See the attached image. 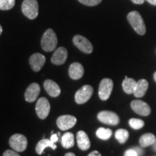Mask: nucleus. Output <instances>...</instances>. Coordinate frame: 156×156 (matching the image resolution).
I'll return each mask as SVG.
<instances>
[{"label": "nucleus", "mask_w": 156, "mask_h": 156, "mask_svg": "<svg viewBox=\"0 0 156 156\" xmlns=\"http://www.w3.org/2000/svg\"><path fill=\"white\" fill-rule=\"evenodd\" d=\"M84 75V68L81 64L74 62L69 66V75L73 80H79Z\"/></svg>", "instance_id": "obj_17"}, {"label": "nucleus", "mask_w": 156, "mask_h": 156, "mask_svg": "<svg viewBox=\"0 0 156 156\" xmlns=\"http://www.w3.org/2000/svg\"><path fill=\"white\" fill-rule=\"evenodd\" d=\"M50 140H51V141H53V142H54V143H55V142H57V141H58V135H57V134H52L51 136Z\"/></svg>", "instance_id": "obj_31"}, {"label": "nucleus", "mask_w": 156, "mask_h": 156, "mask_svg": "<svg viewBox=\"0 0 156 156\" xmlns=\"http://www.w3.org/2000/svg\"><path fill=\"white\" fill-rule=\"evenodd\" d=\"M152 147H153V151L156 152V140H155V142H154V143H153V145H152Z\"/></svg>", "instance_id": "obj_36"}, {"label": "nucleus", "mask_w": 156, "mask_h": 156, "mask_svg": "<svg viewBox=\"0 0 156 156\" xmlns=\"http://www.w3.org/2000/svg\"><path fill=\"white\" fill-rule=\"evenodd\" d=\"M115 138L119 143H125L129 138V132L124 129H119L115 132Z\"/></svg>", "instance_id": "obj_23"}, {"label": "nucleus", "mask_w": 156, "mask_h": 156, "mask_svg": "<svg viewBox=\"0 0 156 156\" xmlns=\"http://www.w3.org/2000/svg\"><path fill=\"white\" fill-rule=\"evenodd\" d=\"M46 62V57L40 53H35L29 58V64L34 72H39L44 67Z\"/></svg>", "instance_id": "obj_12"}, {"label": "nucleus", "mask_w": 156, "mask_h": 156, "mask_svg": "<svg viewBox=\"0 0 156 156\" xmlns=\"http://www.w3.org/2000/svg\"><path fill=\"white\" fill-rule=\"evenodd\" d=\"M131 108L136 114L140 116H147L151 113V108L147 103L140 100H134L132 101Z\"/></svg>", "instance_id": "obj_11"}, {"label": "nucleus", "mask_w": 156, "mask_h": 156, "mask_svg": "<svg viewBox=\"0 0 156 156\" xmlns=\"http://www.w3.org/2000/svg\"><path fill=\"white\" fill-rule=\"evenodd\" d=\"M77 123V119L71 115H63L58 117L56 120V125L62 131L73 128Z\"/></svg>", "instance_id": "obj_10"}, {"label": "nucleus", "mask_w": 156, "mask_h": 156, "mask_svg": "<svg viewBox=\"0 0 156 156\" xmlns=\"http://www.w3.org/2000/svg\"><path fill=\"white\" fill-rule=\"evenodd\" d=\"M145 1H147V2L151 4V5L156 6V0H145Z\"/></svg>", "instance_id": "obj_34"}, {"label": "nucleus", "mask_w": 156, "mask_h": 156, "mask_svg": "<svg viewBox=\"0 0 156 156\" xmlns=\"http://www.w3.org/2000/svg\"><path fill=\"white\" fill-rule=\"evenodd\" d=\"M9 144L16 152H23L28 146V140L23 134H15L9 138Z\"/></svg>", "instance_id": "obj_4"}, {"label": "nucleus", "mask_w": 156, "mask_h": 156, "mask_svg": "<svg viewBox=\"0 0 156 156\" xmlns=\"http://www.w3.org/2000/svg\"><path fill=\"white\" fill-rule=\"evenodd\" d=\"M133 149L136 152V153H137L138 156H142V155H143L144 151L142 149L141 147H134Z\"/></svg>", "instance_id": "obj_30"}, {"label": "nucleus", "mask_w": 156, "mask_h": 156, "mask_svg": "<svg viewBox=\"0 0 156 156\" xmlns=\"http://www.w3.org/2000/svg\"><path fill=\"white\" fill-rule=\"evenodd\" d=\"M57 44V37L54 31L51 28L47 29L43 35L41 41L43 50L46 52L53 51L56 49Z\"/></svg>", "instance_id": "obj_1"}, {"label": "nucleus", "mask_w": 156, "mask_h": 156, "mask_svg": "<svg viewBox=\"0 0 156 156\" xmlns=\"http://www.w3.org/2000/svg\"><path fill=\"white\" fill-rule=\"evenodd\" d=\"M93 87L90 85H84L76 92L75 101L77 104H83L88 101L93 95Z\"/></svg>", "instance_id": "obj_7"}, {"label": "nucleus", "mask_w": 156, "mask_h": 156, "mask_svg": "<svg viewBox=\"0 0 156 156\" xmlns=\"http://www.w3.org/2000/svg\"><path fill=\"white\" fill-rule=\"evenodd\" d=\"M77 142L78 147L81 151H87L90 147V141L86 132L79 131L77 134Z\"/></svg>", "instance_id": "obj_16"}, {"label": "nucleus", "mask_w": 156, "mask_h": 156, "mask_svg": "<svg viewBox=\"0 0 156 156\" xmlns=\"http://www.w3.org/2000/svg\"><path fill=\"white\" fill-rule=\"evenodd\" d=\"M87 156H101V154L99 153V152L94 151L91 152V153H90Z\"/></svg>", "instance_id": "obj_32"}, {"label": "nucleus", "mask_w": 156, "mask_h": 156, "mask_svg": "<svg viewBox=\"0 0 156 156\" xmlns=\"http://www.w3.org/2000/svg\"><path fill=\"white\" fill-rule=\"evenodd\" d=\"M15 5V0H0V9L9 10Z\"/></svg>", "instance_id": "obj_25"}, {"label": "nucleus", "mask_w": 156, "mask_h": 156, "mask_svg": "<svg viewBox=\"0 0 156 156\" xmlns=\"http://www.w3.org/2000/svg\"><path fill=\"white\" fill-rule=\"evenodd\" d=\"M73 42L76 47L83 53L89 54L93 52V46L92 44L90 42L88 39L81 36V35H76L74 36Z\"/></svg>", "instance_id": "obj_5"}, {"label": "nucleus", "mask_w": 156, "mask_h": 156, "mask_svg": "<svg viewBox=\"0 0 156 156\" xmlns=\"http://www.w3.org/2000/svg\"><path fill=\"white\" fill-rule=\"evenodd\" d=\"M2 33V27L1 25H0V36H1Z\"/></svg>", "instance_id": "obj_38"}, {"label": "nucleus", "mask_w": 156, "mask_h": 156, "mask_svg": "<svg viewBox=\"0 0 156 156\" xmlns=\"http://www.w3.org/2000/svg\"><path fill=\"white\" fill-rule=\"evenodd\" d=\"M124 156H138V155L133 148H132V149H129L127 151H126Z\"/></svg>", "instance_id": "obj_29"}, {"label": "nucleus", "mask_w": 156, "mask_h": 156, "mask_svg": "<svg viewBox=\"0 0 156 156\" xmlns=\"http://www.w3.org/2000/svg\"><path fill=\"white\" fill-rule=\"evenodd\" d=\"M127 20L132 28L136 34L143 36L146 33V27L143 19L137 11L130 12L127 15Z\"/></svg>", "instance_id": "obj_2"}, {"label": "nucleus", "mask_w": 156, "mask_h": 156, "mask_svg": "<svg viewBox=\"0 0 156 156\" xmlns=\"http://www.w3.org/2000/svg\"><path fill=\"white\" fill-rule=\"evenodd\" d=\"M112 131L110 129H106L103 127H100L96 131V136L99 139L103 140H107L112 135Z\"/></svg>", "instance_id": "obj_24"}, {"label": "nucleus", "mask_w": 156, "mask_h": 156, "mask_svg": "<svg viewBox=\"0 0 156 156\" xmlns=\"http://www.w3.org/2000/svg\"><path fill=\"white\" fill-rule=\"evenodd\" d=\"M2 156H20L15 151H11V150H7L4 152Z\"/></svg>", "instance_id": "obj_28"}, {"label": "nucleus", "mask_w": 156, "mask_h": 156, "mask_svg": "<svg viewBox=\"0 0 156 156\" xmlns=\"http://www.w3.org/2000/svg\"><path fill=\"white\" fill-rule=\"evenodd\" d=\"M129 124L134 129H140L145 126V122L140 119H131L129 121Z\"/></svg>", "instance_id": "obj_26"}, {"label": "nucleus", "mask_w": 156, "mask_h": 156, "mask_svg": "<svg viewBox=\"0 0 156 156\" xmlns=\"http://www.w3.org/2000/svg\"><path fill=\"white\" fill-rule=\"evenodd\" d=\"M136 85V82L132 78L125 77L122 83V87L126 94H134Z\"/></svg>", "instance_id": "obj_20"}, {"label": "nucleus", "mask_w": 156, "mask_h": 156, "mask_svg": "<svg viewBox=\"0 0 156 156\" xmlns=\"http://www.w3.org/2000/svg\"><path fill=\"white\" fill-rule=\"evenodd\" d=\"M50 110V103L46 98L41 97L37 101L36 105V112L38 118H40L41 119H45L49 114Z\"/></svg>", "instance_id": "obj_8"}, {"label": "nucleus", "mask_w": 156, "mask_h": 156, "mask_svg": "<svg viewBox=\"0 0 156 156\" xmlns=\"http://www.w3.org/2000/svg\"><path fill=\"white\" fill-rule=\"evenodd\" d=\"M22 12L28 19H36L38 15V2L36 0H24L22 4Z\"/></svg>", "instance_id": "obj_3"}, {"label": "nucleus", "mask_w": 156, "mask_h": 156, "mask_svg": "<svg viewBox=\"0 0 156 156\" xmlns=\"http://www.w3.org/2000/svg\"><path fill=\"white\" fill-rule=\"evenodd\" d=\"M153 78H154V80H155V83H156V72H155V73H154Z\"/></svg>", "instance_id": "obj_37"}, {"label": "nucleus", "mask_w": 156, "mask_h": 156, "mask_svg": "<svg viewBox=\"0 0 156 156\" xmlns=\"http://www.w3.org/2000/svg\"><path fill=\"white\" fill-rule=\"evenodd\" d=\"M46 147H51L52 150H56V145L53 141L48 139L40 140L36 146V152L38 155H41Z\"/></svg>", "instance_id": "obj_18"}, {"label": "nucleus", "mask_w": 156, "mask_h": 156, "mask_svg": "<svg viewBox=\"0 0 156 156\" xmlns=\"http://www.w3.org/2000/svg\"><path fill=\"white\" fill-rule=\"evenodd\" d=\"M44 87L48 94L53 98L58 96L61 93V89H60L58 84L51 80H45L44 83Z\"/></svg>", "instance_id": "obj_15"}, {"label": "nucleus", "mask_w": 156, "mask_h": 156, "mask_svg": "<svg viewBox=\"0 0 156 156\" xmlns=\"http://www.w3.org/2000/svg\"><path fill=\"white\" fill-rule=\"evenodd\" d=\"M156 140L155 135L152 133H146L142 134L140 138V145L142 147H146L153 145Z\"/></svg>", "instance_id": "obj_21"}, {"label": "nucleus", "mask_w": 156, "mask_h": 156, "mask_svg": "<svg viewBox=\"0 0 156 156\" xmlns=\"http://www.w3.org/2000/svg\"><path fill=\"white\" fill-rule=\"evenodd\" d=\"M41 87L38 83H32L28 87L25 93V99L27 102L33 103L37 100L40 94Z\"/></svg>", "instance_id": "obj_13"}, {"label": "nucleus", "mask_w": 156, "mask_h": 156, "mask_svg": "<svg viewBox=\"0 0 156 156\" xmlns=\"http://www.w3.org/2000/svg\"><path fill=\"white\" fill-rule=\"evenodd\" d=\"M64 156H76V155L73 153H67L64 155Z\"/></svg>", "instance_id": "obj_35"}, {"label": "nucleus", "mask_w": 156, "mask_h": 156, "mask_svg": "<svg viewBox=\"0 0 156 156\" xmlns=\"http://www.w3.org/2000/svg\"><path fill=\"white\" fill-rule=\"evenodd\" d=\"M148 88V83L145 79H141L136 82L134 95L136 98H142L145 95Z\"/></svg>", "instance_id": "obj_19"}, {"label": "nucleus", "mask_w": 156, "mask_h": 156, "mask_svg": "<svg viewBox=\"0 0 156 156\" xmlns=\"http://www.w3.org/2000/svg\"><path fill=\"white\" fill-rule=\"evenodd\" d=\"M132 2L136 4V5H142L144 3L145 0H131Z\"/></svg>", "instance_id": "obj_33"}, {"label": "nucleus", "mask_w": 156, "mask_h": 156, "mask_svg": "<svg viewBox=\"0 0 156 156\" xmlns=\"http://www.w3.org/2000/svg\"><path fill=\"white\" fill-rule=\"evenodd\" d=\"M78 1L83 4V5L90 6V7H93V6L99 5L102 2V0H78Z\"/></svg>", "instance_id": "obj_27"}, {"label": "nucleus", "mask_w": 156, "mask_h": 156, "mask_svg": "<svg viewBox=\"0 0 156 156\" xmlns=\"http://www.w3.org/2000/svg\"><path fill=\"white\" fill-rule=\"evenodd\" d=\"M113 87H114V83L112 80L109 78H104L101 80L98 89V95L101 100H108L112 93Z\"/></svg>", "instance_id": "obj_6"}, {"label": "nucleus", "mask_w": 156, "mask_h": 156, "mask_svg": "<svg viewBox=\"0 0 156 156\" xmlns=\"http://www.w3.org/2000/svg\"><path fill=\"white\" fill-rule=\"evenodd\" d=\"M98 119L103 124L116 126L120 122L119 117L116 113L110 111H102L98 114Z\"/></svg>", "instance_id": "obj_9"}, {"label": "nucleus", "mask_w": 156, "mask_h": 156, "mask_svg": "<svg viewBox=\"0 0 156 156\" xmlns=\"http://www.w3.org/2000/svg\"><path fill=\"white\" fill-rule=\"evenodd\" d=\"M67 56V50L64 47H59L55 50L54 54L51 58V62L55 65H62L65 63Z\"/></svg>", "instance_id": "obj_14"}, {"label": "nucleus", "mask_w": 156, "mask_h": 156, "mask_svg": "<svg viewBox=\"0 0 156 156\" xmlns=\"http://www.w3.org/2000/svg\"><path fill=\"white\" fill-rule=\"evenodd\" d=\"M75 145L74 134L72 132H67L62 136V145L66 149L73 147Z\"/></svg>", "instance_id": "obj_22"}]
</instances>
